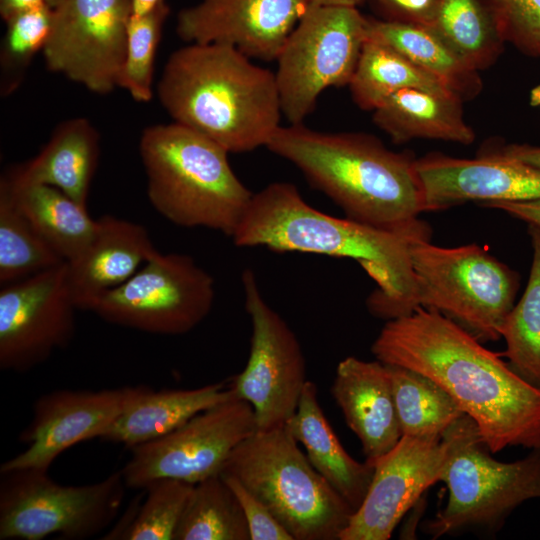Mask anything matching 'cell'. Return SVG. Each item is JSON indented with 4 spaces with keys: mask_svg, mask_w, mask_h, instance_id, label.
I'll return each instance as SVG.
<instances>
[{
    "mask_svg": "<svg viewBox=\"0 0 540 540\" xmlns=\"http://www.w3.org/2000/svg\"><path fill=\"white\" fill-rule=\"evenodd\" d=\"M529 103L533 107L540 108V84L531 89L529 93Z\"/></svg>",
    "mask_w": 540,
    "mask_h": 540,
    "instance_id": "f6af8a7d",
    "label": "cell"
},
{
    "mask_svg": "<svg viewBox=\"0 0 540 540\" xmlns=\"http://www.w3.org/2000/svg\"><path fill=\"white\" fill-rule=\"evenodd\" d=\"M371 351L380 362L415 370L443 387L491 453L540 446V389L438 311L418 306L386 321Z\"/></svg>",
    "mask_w": 540,
    "mask_h": 540,
    "instance_id": "6da1fadb",
    "label": "cell"
},
{
    "mask_svg": "<svg viewBox=\"0 0 540 540\" xmlns=\"http://www.w3.org/2000/svg\"><path fill=\"white\" fill-rule=\"evenodd\" d=\"M424 210L540 199V169L493 150L475 158L429 153L415 160Z\"/></svg>",
    "mask_w": 540,
    "mask_h": 540,
    "instance_id": "d6986e66",
    "label": "cell"
},
{
    "mask_svg": "<svg viewBox=\"0 0 540 540\" xmlns=\"http://www.w3.org/2000/svg\"><path fill=\"white\" fill-rule=\"evenodd\" d=\"M430 239L410 243L419 306L438 311L480 342L499 340L520 275L476 244L445 248Z\"/></svg>",
    "mask_w": 540,
    "mask_h": 540,
    "instance_id": "ba28073f",
    "label": "cell"
},
{
    "mask_svg": "<svg viewBox=\"0 0 540 540\" xmlns=\"http://www.w3.org/2000/svg\"><path fill=\"white\" fill-rule=\"evenodd\" d=\"M52 18L53 9L45 4L5 21L7 30L0 53L2 94H9L19 86L33 57L42 52Z\"/></svg>",
    "mask_w": 540,
    "mask_h": 540,
    "instance_id": "d590c367",
    "label": "cell"
},
{
    "mask_svg": "<svg viewBox=\"0 0 540 540\" xmlns=\"http://www.w3.org/2000/svg\"><path fill=\"white\" fill-rule=\"evenodd\" d=\"M174 540H250L239 501L220 474L194 485Z\"/></svg>",
    "mask_w": 540,
    "mask_h": 540,
    "instance_id": "1f68e13d",
    "label": "cell"
},
{
    "mask_svg": "<svg viewBox=\"0 0 540 540\" xmlns=\"http://www.w3.org/2000/svg\"><path fill=\"white\" fill-rule=\"evenodd\" d=\"M0 540H83L115 521L126 484L121 471L85 485H63L47 470L0 473Z\"/></svg>",
    "mask_w": 540,
    "mask_h": 540,
    "instance_id": "9c48e42d",
    "label": "cell"
},
{
    "mask_svg": "<svg viewBox=\"0 0 540 540\" xmlns=\"http://www.w3.org/2000/svg\"><path fill=\"white\" fill-rule=\"evenodd\" d=\"M367 0H311L313 4L318 5H334V6H353L357 7L359 4Z\"/></svg>",
    "mask_w": 540,
    "mask_h": 540,
    "instance_id": "ee69618b",
    "label": "cell"
},
{
    "mask_svg": "<svg viewBox=\"0 0 540 540\" xmlns=\"http://www.w3.org/2000/svg\"><path fill=\"white\" fill-rule=\"evenodd\" d=\"M213 277L186 254L157 251L125 283L105 293L91 312L106 322L159 335H182L210 313Z\"/></svg>",
    "mask_w": 540,
    "mask_h": 540,
    "instance_id": "8fae6325",
    "label": "cell"
},
{
    "mask_svg": "<svg viewBox=\"0 0 540 540\" xmlns=\"http://www.w3.org/2000/svg\"><path fill=\"white\" fill-rule=\"evenodd\" d=\"M495 152L540 169V146L508 144L497 148Z\"/></svg>",
    "mask_w": 540,
    "mask_h": 540,
    "instance_id": "60d3db41",
    "label": "cell"
},
{
    "mask_svg": "<svg viewBox=\"0 0 540 540\" xmlns=\"http://www.w3.org/2000/svg\"><path fill=\"white\" fill-rule=\"evenodd\" d=\"M450 427L442 437L403 435L374 464L373 477L360 507L340 540H388L406 512L437 481L449 458Z\"/></svg>",
    "mask_w": 540,
    "mask_h": 540,
    "instance_id": "2e32d148",
    "label": "cell"
},
{
    "mask_svg": "<svg viewBox=\"0 0 540 540\" xmlns=\"http://www.w3.org/2000/svg\"><path fill=\"white\" fill-rule=\"evenodd\" d=\"M357 7L311 4L287 38L275 73L282 115L303 124L320 94L348 85L367 38Z\"/></svg>",
    "mask_w": 540,
    "mask_h": 540,
    "instance_id": "30bf717a",
    "label": "cell"
},
{
    "mask_svg": "<svg viewBox=\"0 0 540 540\" xmlns=\"http://www.w3.org/2000/svg\"><path fill=\"white\" fill-rule=\"evenodd\" d=\"M170 13L165 0L142 16H130L127 46L118 87L138 102H148L153 95L154 60L163 25Z\"/></svg>",
    "mask_w": 540,
    "mask_h": 540,
    "instance_id": "e575fe53",
    "label": "cell"
},
{
    "mask_svg": "<svg viewBox=\"0 0 540 540\" xmlns=\"http://www.w3.org/2000/svg\"><path fill=\"white\" fill-rule=\"evenodd\" d=\"M241 280L252 327L250 352L228 386L250 403L257 431H265L284 426L296 412L308 381L306 363L297 336L266 302L254 272L245 269Z\"/></svg>",
    "mask_w": 540,
    "mask_h": 540,
    "instance_id": "7c38bea8",
    "label": "cell"
},
{
    "mask_svg": "<svg viewBox=\"0 0 540 540\" xmlns=\"http://www.w3.org/2000/svg\"><path fill=\"white\" fill-rule=\"evenodd\" d=\"M463 100L448 91L407 87L373 111V121L396 144L432 139L472 144L475 132L466 122Z\"/></svg>",
    "mask_w": 540,
    "mask_h": 540,
    "instance_id": "d4e9b609",
    "label": "cell"
},
{
    "mask_svg": "<svg viewBox=\"0 0 540 540\" xmlns=\"http://www.w3.org/2000/svg\"><path fill=\"white\" fill-rule=\"evenodd\" d=\"M331 394L359 438L366 462L373 466L397 445L402 432L384 363L344 358L336 367Z\"/></svg>",
    "mask_w": 540,
    "mask_h": 540,
    "instance_id": "44dd1931",
    "label": "cell"
},
{
    "mask_svg": "<svg viewBox=\"0 0 540 540\" xmlns=\"http://www.w3.org/2000/svg\"><path fill=\"white\" fill-rule=\"evenodd\" d=\"M62 0H47V4L50 6V7H55L57 4H59Z\"/></svg>",
    "mask_w": 540,
    "mask_h": 540,
    "instance_id": "bcb514c9",
    "label": "cell"
},
{
    "mask_svg": "<svg viewBox=\"0 0 540 540\" xmlns=\"http://www.w3.org/2000/svg\"><path fill=\"white\" fill-rule=\"evenodd\" d=\"M220 475L239 501L248 525L250 540H294L266 505L238 479L223 473Z\"/></svg>",
    "mask_w": 540,
    "mask_h": 540,
    "instance_id": "74e56055",
    "label": "cell"
},
{
    "mask_svg": "<svg viewBox=\"0 0 540 540\" xmlns=\"http://www.w3.org/2000/svg\"><path fill=\"white\" fill-rule=\"evenodd\" d=\"M533 248L529 280L501 328L506 350L502 356L512 370L540 389V228L528 224Z\"/></svg>",
    "mask_w": 540,
    "mask_h": 540,
    "instance_id": "4dcf8cb0",
    "label": "cell"
},
{
    "mask_svg": "<svg viewBox=\"0 0 540 540\" xmlns=\"http://www.w3.org/2000/svg\"><path fill=\"white\" fill-rule=\"evenodd\" d=\"M453 443L440 481L446 505L429 520L432 538L465 531H497L524 501L540 498V446L523 459L501 462L490 455L466 414L450 426Z\"/></svg>",
    "mask_w": 540,
    "mask_h": 540,
    "instance_id": "52a82bcc",
    "label": "cell"
},
{
    "mask_svg": "<svg viewBox=\"0 0 540 540\" xmlns=\"http://www.w3.org/2000/svg\"><path fill=\"white\" fill-rule=\"evenodd\" d=\"M66 261L1 286L0 369L27 372L66 347L75 332V312Z\"/></svg>",
    "mask_w": 540,
    "mask_h": 540,
    "instance_id": "9a60e30c",
    "label": "cell"
},
{
    "mask_svg": "<svg viewBox=\"0 0 540 540\" xmlns=\"http://www.w3.org/2000/svg\"><path fill=\"white\" fill-rule=\"evenodd\" d=\"M47 4V0H0V14L4 21L11 17Z\"/></svg>",
    "mask_w": 540,
    "mask_h": 540,
    "instance_id": "b9f144b4",
    "label": "cell"
},
{
    "mask_svg": "<svg viewBox=\"0 0 540 540\" xmlns=\"http://www.w3.org/2000/svg\"><path fill=\"white\" fill-rule=\"evenodd\" d=\"M417 237L337 218L308 204L294 184L273 182L253 193L232 235L238 247L349 258L377 288L367 299L370 313L386 321L419 306L410 243Z\"/></svg>",
    "mask_w": 540,
    "mask_h": 540,
    "instance_id": "7a4b0ae2",
    "label": "cell"
},
{
    "mask_svg": "<svg viewBox=\"0 0 540 540\" xmlns=\"http://www.w3.org/2000/svg\"><path fill=\"white\" fill-rule=\"evenodd\" d=\"M348 86L354 102L367 111H374L393 93L407 87L452 92L398 50L368 35Z\"/></svg>",
    "mask_w": 540,
    "mask_h": 540,
    "instance_id": "83f0119b",
    "label": "cell"
},
{
    "mask_svg": "<svg viewBox=\"0 0 540 540\" xmlns=\"http://www.w3.org/2000/svg\"><path fill=\"white\" fill-rule=\"evenodd\" d=\"M65 262L35 230L0 183V284L26 279Z\"/></svg>",
    "mask_w": 540,
    "mask_h": 540,
    "instance_id": "836d02e7",
    "label": "cell"
},
{
    "mask_svg": "<svg viewBox=\"0 0 540 540\" xmlns=\"http://www.w3.org/2000/svg\"><path fill=\"white\" fill-rule=\"evenodd\" d=\"M2 183L35 230L65 261L75 257L92 238L97 220L87 208L58 188L16 184L5 175Z\"/></svg>",
    "mask_w": 540,
    "mask_h": 540,
    "instance_id": "4316f807",
    "label": "cell"
},
{
    "mask_svg": "<svg viewBox=\"0 0 540 540\" xmlns=\"http://www.w3.org/2000/svg\"><path fill=\"white\" fill-rule=\"evenodd\" d=\"M367 35L392 46L418 67L444 83L463 101L482 90L479 71L470 66L430 26L368 18Z\"/></svg>",
    "mask_w": 540,
    "mask_h": 540,
    "instance_id": "484cf974",
    "label": "cell"
},
{
    "mask_svg": "<svg viewBox=\"0 0 540 540\" xmlns=\"http://www.w3.org/2000/svg\"><path fill=\"white\" fill-rule=\"evenodd\" d=\"M100 137L85 118H73L56 127L42 150L5 176L16 184H42L60 189L86 207L95 174Z\"/></svg>",
    "mask_w": 540,
    "mask_h": 540,
    "instance_id": "603a6c76",
    "label": "cell"
},
{
    "mask_svg": "<svg viewBox=\"0 0 540 540\" xmlns=\"http://www.w3.org/2000/svg\"><path fill=\"white\" fill-rule=\"evenodd\" d=\"M432 27L477 71L492 66L504 49L482 0H442Z\"/></svg>",
    "mask_w": 540,
    "mask_h": 540,
    "instance_id": "d6a6232c",
    "label": "cell"
},
{
    "mask_svg": "<svg viewBox=\"0 0 540 540\" xmlns=\"http://www.w3.org/2000/svg\"><path fill=\"white\" fill-rule=\"evenodd\" d=\"M157 94L173 122L229 153L266 147L281 126L275 73L229 45L190 43L174 51Z\"/></svg>",
    "mask_w": 540,
    "mask_h": 540,
    "instance_id": "277c9868",
    "label": "cell"
},
{
    "mask_svg": "<svg viewBox=\"0 0 540 540\" xmlns=\"http://www.w3.org/2000/svg\"><path fill=\"white\" fill-rule=\"evenodd\" d=\"M505 43L540 57V0H482Z\"/></svg>",
    "mask_w": 540,
    "mask_h": 540,
    "instance_id": "8d00e7d4",
    "label": "cell"
},
{
    "mask_svg": "<svg viewBox=\"0 0 540 540\" xmlns=\"http://www.w3.org/2000/svg\"><path fill=\"white\" fill-rule=\"evenodd\" d=\"M402 436L442 437L465 413L438 383L415 370L385 364Z\"/></svg>",
    "mask_w": 540,
    "mask_h": 540,
    "instance_id": "f1b7e54d",
    "label": "cell"
},
{
    "mask_svg": "<svg viewBox=\"0 0 540 540\" xmlns=\"http://www.w3.org/2000/svg\"><path fill=\"white\" fill-rule=\"evenodd\" d=\"M233 396L235 393L225 382L194 389L132 386L123 409L100 440L132 449L172 432L198 413Z\"/></svg>",
    "mask_w": 540,
    "mask_h": 540,
    "instance_id": "7402d4cb",
    "label": "cell"
},
{
    "mask_svg": "<svg viewBox=\"0 0 540 540\" xmlns=\"http://www.w3.org/2000/svg\"><path fill=\"white\" fill-rule=\"evenodd\" d=\"M131 15L142 16L156 7L161 0H130Z\"/></svg>",
    "mask_w": 540,
    "mask_h": 540,
    "instance_id": "7bdbcfd3",
    "label": "cell"
},
{
    "mask_svg": "<svg viewBox=\"0 0 540 540\" xmlns=\"http://www.w3.org/2000/svg\"><path fill=\"white\" fill-rule=\"evenodd\" d=\"M194 484L159 479L148 484L101 539L174 540Z\"/></svg>",
    "mask_w": 540,
    "mask_h": 540,
    "instance_id": "f546056e",
    "label": "cell"
},
{
    "mask_svg": "<svg viewBox=\"0 0 540 540\" xmlns=\"http://www.w3.org/2000/svg\"><path fill=\"white\" fill-rule=\"evenodd\" d=\"M153 208L171 223L232 237L253 193L236 176L229 152L176 122L147 127L139 141Z\"/></svg>",
    "mask_w": 540,
    "mask_h": 540,
    "instance_id": "5b68a950",
    "label": "cell"
},
{
    "mask_svg": "<svg viewBox=\"0 0 540 540\" xmlns=\"http://www.w3.org/2000/svg\"><path fill=\"white\" fill-rule=\"evenodd\" d=\"M484 206L503 210L511 216L540 228V199L529 201H501Z\"/></svg>",
    "mask_w": 540,
    "mask_h": 540,
    "instance_id": "ab89813d",
    "label": "cell"
},
{
    "mask_svg": "<svg viewBox=\"0 0 540 540\" xmlns=\"http://www.w3.org/2000/svg\"><path fill=\"white\" fill-rule=\"evenodd\" d=\"M266 148L289 161L349 219L386 231L431 236L418 216L423 193L409 153L355 132H322L303 124L280 126Z\"/></svg>",
    "mask_w": 540,
    "mask_h": 540,
    "instance_id": "3957f363",
    "label": "cell"
},
{
    "mask_svg": "<svg viewBox=\"0 0 540 540\" xmlns=\"http://www.w3.org/2000/svg\"><path fill=\"white\" fill-rule=\"evenodd\" d=\"M311 0H201L181 10L176 31L189 43L236 48L249 58L276 61Z\"/></svg>",
    "mask_w": 540,
    "mask_h": 540,
    "instance_id": "ac0fdd59",
    "label": "cell"
},
{
    "mask_svg": "<svg viewBox=\"0 0 540 540\" xmlns=\"http://www.w3.org/2000/svg\"><path fill=\"white\" fill-rule=\"evenodd\" d=\"M257 431L254 410L236 395L206 409L172 432L136 446L120 470L127 488L159 479L197 484L221 470L232 451Z\"/></svg>",
    "mask_w": 540,
    "mask_h": 540,
    "instance_id": "4fadbf2b",
    "label": "cell"
},
{
    "mask_svg": "<svg viewBox=\"0 0 540 540\" xmlns=\"http://www.w3.org/2000/svg\"><path fill=\"white\" fill-rule=\"evenodd\" d=\"M382 19L423 26L434 25L442 0H370Z\"/></svg>",
    "mask_w": 540,
    "mask_h": 540,
    "instance_id": "f35d334b",
    "label": "cell"
},
{
    "mask_svg": "<svg viewBox=\"0 0 540 540\" xmlns=\"http://www.w3.org/2000/svg\"><path fill=\"white\" fill-rule=\"evenodd\" d=\"M132 386L102 390H54L33 405L32 418L19 434L26 448L1 464L0 473L16 469L47 470L74 445L100 439L123 409Z\"/></svg>",
    "mask_w": 540,
    "mask_h": 540,
    "instance_id": "e0dca14e",
    "label": "cell"
},
{
    "mask_svg": "<svg viewBox=\"0 0 540 540\" xmlns=\"http://www.w3.org/2000/svg\"><path fill=\"white\" fill-rule=\"evenodd\" d=\"M42 50L48 69L88 90L118 87L127 46L130 0H62Z\"/></svg>",
    "mask_w": 540,
    "mask_h": 540,
    "instance_id": "5bb4252c",
    "label": "cell"
},
{
    "mask_svg": "<svg viewBox=\"0 0 540 540\" xmlns=\"http://www.w3.org/2000/svg\"><path fill=\"white\" fill-rule=\"evenodd\" d=\"M285 426L303 445L314 469L355 512L367 494L374 466L355 460L344 449L323 413L314 382H306L297 410Z\"/></svg>",
    "mask_w": 540,
    "mask_h": 540,
    "instance_id": "cb8c5ba5",
    "label": "cell"
},
{
    "mask_svg": "<svg viewBox=\"0 0 540 540\" xmlns=\"http://www.w3.org/2000/svg\"><path fill=\"white\" fill-rule=\"evenodd\" d=\"M220 473L238 479L294 540H340L354 513L314 469L285 425L246 438Z\"/></svg>",
    "mask_w": 540,
    "mask_h": 540,
    "instance_id": "8992f818",
    "label": "cell"
},
{
    "mask_svg": "<svg viewBox=\"0 0 540 540\" xmlns=\"http://www.w3.org/2000/svg\"><path fill=\"white\" fill-rule=\"evenodd\" d=\"M157 251L141 224L102 216L89 242L66 261L67 281L77 309L91 312L105 293L130 279Z\"/></svg>",
    "mask_w": 540,
    "mask_h": 540,
    "instance_id": "ffe728a7",
    "label": "cell"
}]
</instances>
